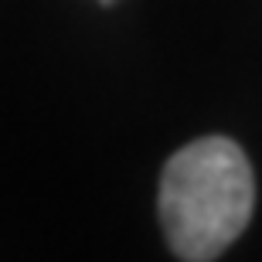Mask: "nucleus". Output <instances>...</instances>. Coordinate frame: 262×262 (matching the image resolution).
Segmentation results:
<instances>
[{
	"mask_svg": "<svg viewBox=\"0 0 262 262\" xmlns=\"http://www.w3.org/2000/svg\"><path fill=\"white\" fill-rule=\"evenodd\" d=\"M255 204L249 157L228 136L181 146L160 174V225L181 262H211L245 232Z\"/></svg>",
	"mask_w": 262,
	"mask_h": 262,
	"instance_id": "1",
	"label": "nucleus"
}]
</instances>
